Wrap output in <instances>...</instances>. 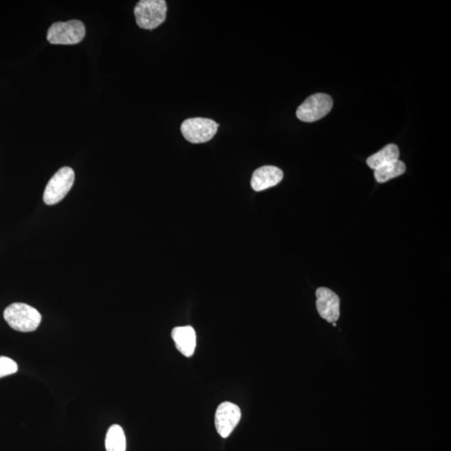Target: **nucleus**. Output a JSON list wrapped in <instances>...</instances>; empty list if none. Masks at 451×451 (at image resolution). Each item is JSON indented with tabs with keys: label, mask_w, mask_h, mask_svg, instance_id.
I'll list each match as a JSON object with an SVG mask.
<instances>
[{
	"label": "nucleus",
	"mask_w": 451,
	"mask_h": 451,
	"mask_svg": "<svg viewBox=\"0 0 451 451\" xmlns=\"http://www.w3.org/2000/svg\"><path fill=\"white\" fill-rule=\"evenodd\" d=\"M3 318L13 329L19 332H33L41 323V314L26 303H15L5 308Z\"/></svg>",
	"instance_id": "nucleus-1"
},
{
	"label": "nucleus",
	"mask_w": 451,
	"mask_h": 451,
	"mask_svg": "<svg viewBox=\"0 0 451 451\" xmlns=\"http://www.w3.org/2000/svg\"><path fill=\"white\" fill-rule=\"evenodd\" d=\"M167 5L165 0H141L134 14L140 28L152 30L163 25L167 19Z\"/></svg>",
	"instance_id": "nucleus-2"
},
{
	"label": "nucleus",
	"mask_w": 451,
	"mask_h": 451,
	"mask_svg": "<svg viewBox=\"0 0 451 451\" xmlns=\"http://www.w3.org/2000/svg\"><path fill=\"white\" fill-rule=\"evenodd\" d=\"M86 36V27L78 19L56 22L49 27L47 40L52 45H76Z\"/></svg>",
	"instance_id": "nucleus-3"
},
{
	"label": "nucleus",
	"mask_w": 451,
	"mask_h": 451,
	"mask_svg": "<svg viewBox=\"0 0 451 451\" xmlns=\"http://www.w3.org/2000/svg\"><path fill=\"white\" fill-rule=\"evenodd\" d=\"M75 183V172L69 167L60 168L49 180L44 192L46 205L52 206L62 200Z\"/></svg>",
	"instance_id": "nucleus-4"
},
{
	"label": "nucleus",
	"mask_w": 451,
	"mask_h": 451,
	"mask_svg": "<svg viewBox=\"0 0 451 451\" xmlns=\"http://www.w3.org/2000/svg\"><path fill=\"white\" fill-rule=\"evenodd\" d=\"M218 124L213 119L202 117L190 118L183 122L181 130L185 139L191 143H205L217 133Z\"/></svg>",
	"instance_id": "nucleus-5"
},
{
	"label": "nucleus",
	"mask_w": 451,
	"mask_h": 451,
	"mask_svg": "<svg viewBox=\"0 0 451 451\" xmlns=\"http://www.w3.org/2000/svg\"><path fill=\"white\" fill-rule=\"evenodd\" d=\"M333 99L323 93L310 96L297 110V117L304 122H314L325 117L333 107Z\"/></svg>",
	"instance_id": "nucleus-6"
},
{
	"label": "nucleus",
	"mask_w": 451,
	"mask_h": 451,
	"mask_svg": "<svg viewBox=\"0 0 451 451\" xmlns=\"http://www.w3.org/2000/svg\"><path fill=\"white\" fill-rule=\"evenodd\" d=\"M241 416L240 408L237 404L231 402L220 404L215 415V426L218 433L222 438L229 437L240 422Z\"/></svg>",
	"instance_id": "nucleus-7"
},
{
	"label": "nucleus",
	"mask_w": 451,
	"mask_h": 451,
	"mask_svg": "<svg viewBox=\"0 0 451 451\" xmlns=\"http://www.w3.org/2000/svg\"><path fill=\"white\" fill-rule=\"evenodd\" d=\"M316 307L321 318L329 323H335L340 315V299L334 292L327 288L316 291Z\"/></svg>",
	"instance_id": "nucleus-8"
},
{
	"label": "nucleus",
	"mask_w": 451,
	"mask_h": 451,
	"mask_svg": "<svg viewBox=\"0 0 451 451\" xmlns=\"http://www.w3.org/2000/svg\"><path fill=\"white\" fill-rule=\"evenodd\" d=\"M283 178L282 170L275 165H264L253 172L251 186L254 191L262 192L277 186Z\"/></svg>",
	"instance_id": "nucleus-9"
},
{
	"label": "nucleus",
	"mask_w": 451,
	"mask_h": 451,
	"mask_svg": "<svg viewBox=\"0 0 451 451\" xmlns=\"http://www.w3.org/2000/svg\"><path fill=\"white\" fill-rule=\"evenodd\" d=\"M172 337L175 342L176 349L183 356L186 357L194 356L196 345V335L194 327H176L172 331Z\"/></svg>",
	"instance_id": "nucleus-10"
},
{
	"label": "nucleus",
	"mask_w": 451,
	"mask_h": 451,
	"mask_svg": "<svg viewBox=\"0 0 451 451\" xmlns=\"http://www.w3.org/2000/svg\"><path fill=\"white\" fill-rule=\"evenodd\" d=\"M400 157V149L395 144L385 146L373 155L367 159L369 167L375 171V169L382 167L384 165L394 163L398 161Z\"/></svg>",
	"instance_id": "nucleus-11"
},
{
	"label": "nucleus",
	"mask_w": 451,
	"mask_h": 451,
	"mask_svg": "<svg viewBox=\"0 0 451 451\" xmlns=\"http://www.w3.org/2000/svg\"><path fill=\"white\" fill-rule=\"evenodd\" d=\"M406 164L400 160L382 165L375 170V177L378 183H384L406 172Z\"/></svg>",
	"instance_id": "nucleus-12"
},
{
	"label": "nucleus",
	"mask_w": 451,
	"mask_h": 451,
	"mask_svg": "<svg viewBox=\"0 0 451 451\" xmlns=\"http://www.w3.org/2000/svg\"><path fill=\"white\" fill-rule=\"evenodd\" d=\"M107 451H126V439L124 430L118 425L109 428L106 438Z\"/></svg>",
	"instance_id": "nucleus-13"
},
{
	"label": "nucleus",
	"mask_w": 451,
	"mask_h": 451,
	"mask_svg": "<svg viewBox=\"0 0 451 451\" xmlns=\"http://www.w3.org/2000/svg\"><path fill=\"white\" fill-rule=\"evenodd\" d=\"M18 371V365L13 360L0 356V378L14 375Z\"/></svg>",
	"instance_id": "nucleus-14"
}]
</instances>
